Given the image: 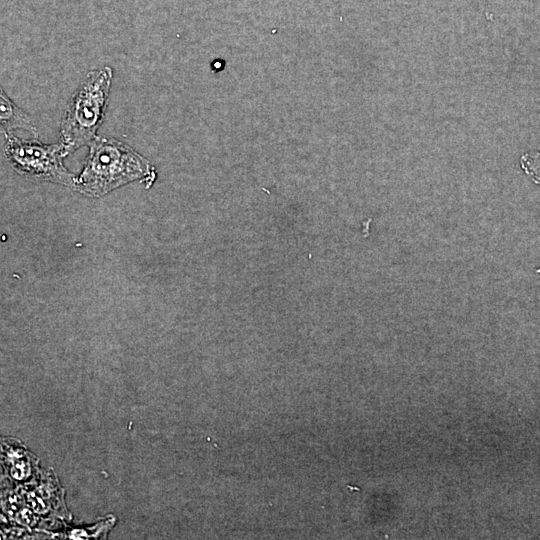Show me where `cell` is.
<instances>
[{
	"mask_svg": "<svg viewBox=\"0 0 540 540\" xmlns=\"http://www.w3.org/2000/svg\"><path fill=\"white\" fill-rule=\"evenodd\" d=\"M89 147L85 167L74 183L82 194L103 196L135 180L150 187L156 178L151 163L117 139L97 136Z\"/></svg>",
	"mask_w": 540,
	"mask_h": 540,
	"instance_id": "1",
	"label": "cell"
},
{
	"mask_svg": "<svg viewBox=\"0 0 540 540\" xmlns=\"http://www.w3.org/2000/svg\"><path fill=\"white\" fill-rule=\"evenodd\" d=\"M112 78L109 66L90 70L72 94L60 128L65 156L97 137L109 104Z\"/></svg>",
	"mask_w": 540,
	"mask_h": 540,
	"instance_id": "2",
	"label": "cell"
},
{
	"mask_svg": "<svg viewBox=\"0 0 540 540\" xmlns=\"http://www.w3.org/2000/svg\"><path fill=\"white\" fill-rule=\"evenodd\" d=\"M4 135V153L11 166L21 175L51 181L67 186L75 183V177L63 165L64 147L43 144L38 140H23L11 133Z\"/></svg>",
	"mask_w": 540,
	"mask_h": 540,
	"instance_id": "3",
	"label": "cell"
},
{
	"mask_svg": "<svg viewBox=\"0 0 540 540\" xmlns=\"http://www.w3.org/2000/svg\"><path fill=\"white\" fill-rule=\"evenodd\" d=\"M0 124L2 133H10L14 129H23L33 137H38V131L30 117L16 106L2 89L0 93Z\"/></svg>",
	"mask_w": 540,
	"mask_h": 540,
	"instance_id": "4",
	"label": "cell"
},
{
	"mask_svg": "<svg viewBox=\"0 0 540 540\" xmlns=\"http://www.w3.org/2000/svg\"><path fill=\"white\" fill-rule=\"evenodd\" d=\"M520 165L526 175L540 185V151L527 152L522 155Z\"/></svg>",
	"mask_w": 540,
	"mask_h": 540,
	"instance_id": "5",
	"label": "cell"
},
{
	"mask_svg": "<svg viewBox=\"0 0 540 540\" xmlns=\"http://www.w3.org/2000/svg\"><path fill=\"white\" fill-rule=\"evenodd\" d=\"M536 272H537L538 274H540V268H538V269L536 270Z\"/></svg>",
	"mask_w": 540,
	"mask_h": 540,
	"instance_id": "6",
	"label": "cell"
}]
</instances>
